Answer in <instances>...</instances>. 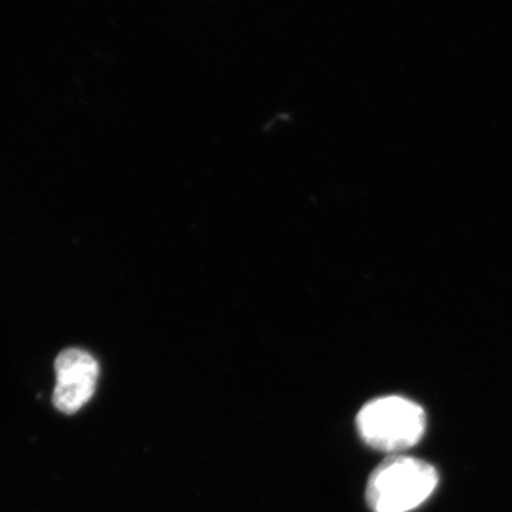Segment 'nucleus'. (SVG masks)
Instances as JSON below:
<instances>
[{
    "label": "nucleus",
    "mask_w": 512,
    "mask_h": 512,
    "mask_svg": "<svg viewBox=\"0 0 512 512\" xmlns=\"http://www.w3.org/2000/svg\"><path fill=\"white\" fill-rule=\"evenodd\" d=\"M53 404L59 412L74 414L82 410L96 392L99 363L90 353L66 349L57 356Z\"/></svg>",
    "instance_id": "7ed1b4c3"
},
{
    "label": "nucleus",
    "mask_w": 512,
    "mask_h": 512,
    "mask_svg": "<svg viewBox=\"0 0 512 512\" xmlns=\"http://www.w3.org/2000/svg\"><path fill=\"white\" fill-rule=\"evenodd\" d=\"M356 429L367 447L393 456L420 443L427 413L421 404L399 394L375 397L357 413Z\"/></svg>",
    "instance_id": "f03ea898"
},
{
    "label": "nucleus",
    "mask_w": 512,
    "mask_h": 512,
    "mask_svg": "<svg viewBox=\"0 0 512 512\" xmlns=\"http://www.w3.org/2000/svg\"><path fill=\"white\" fill-rule=\"evenodd\" d=\"M440 474L429 461L393 454L367 478L365 498L372 512H412L434 494Z\"/></svg>",
    "instance_id": "f257e3e1"
}]
</instances>
